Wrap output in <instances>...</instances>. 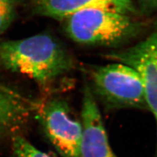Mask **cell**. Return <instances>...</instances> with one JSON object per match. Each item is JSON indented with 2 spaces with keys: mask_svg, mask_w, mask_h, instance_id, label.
<instances>
[{
  "mask_svg": "<svg viewBox=\"0 0 157 157\" xmlns=\"http://www.w3.org/2000/svg\"><path fill=\"white\" fill-rule=\"evenodd\" d=\"M32 4L37 14L62 21L86 9L105 10L129 16L137 11L133 0H32Z\"/></svg>",
  "mask_w": 157,
  "mask_h": 157,
  "instance_id": "obj_7",
  "label": "cell"
},
{
  "mask_svg": "<svg viewBox=\"0 0 157 157\" xmlns=\"http://www.w3.org/2000/svg\"><path fill=\"white\" fill-rule=\"evenodd\" d=\"M75 66L67 48L49 34L0 41V67L26 76L42 88L52 86Z\"/></svg>",
  "mask_w": 157,
  "mask_h": 157,
  "instance_id": "obj_1",
  "label": "cell"
},
{
  "mask_svg": "<svg viewBox=\"0 0 157 157\" xmlns=\"http://www.w3.org/2000/svg\"><path fill=\"white\" fill-rule=\"evenodd\" d=\"M92 92L109 107L147 109L141 78L136 70L114 62L90 71Z\"/></svg>",
  "mask_w": 157,
  "mask_h": 157,
  "instance_id": "obj_3",
  "label": "cell"
},
{
  "mask_svg": "<svg viewBox=\"0 0 157 157\" xmlns=\"http://www.w3.org/2000/svg\"><path fill=\"white\" fill-rule=\"evenodd\" d=\"M12 151L13 157H51L18 134L12 137Z\"/></svg>",
  "mask_w": 157,
  "mask_h": 157,
  "instance_id": "obj_10",
  "label": "cell"
},
{
  "mask_svg": "<svg viewBox=\"0 0 157 157\" xmlns=\"http://www.w3.org/2000/svg\"><path fill=\"white\" fill-rule=\"evenodd\" d=\"M105 56L138 72L143 82L147 109L154 115L157 126V31L134 45L111 51Z\"/></svg>",
  "mask_w": 157,
  "mask_h": 157,
  "instance_id": "obj_5",
  "label": "cell"
},
{
  "mask_svg": "<svg viewBox=\"0 0 157 157\" xmlns=\"http://www.w3.org/2000/svg\"><path fill=\"white\" fill-rule=\"evenodd\" d=\"M38 109L37 118L49 141L62 157H81V121L61 98H52Z\"/></svg>",
  "mask_w": 157,
  "mask_h": 157,
  "instance_id": "obj_4",
  "label": "cell"
},
{
  "mask_svg": "<svg viewBox=\"0 0 157 157\" xmlns=\"http://www.w3.org/2000/svg\"><path fill=\"white\" fill-rule=\"evenodd\" d=\"M137 2L144 14H151L157 11V0H137Z\"/></svg>",
  "mask_w": 157,
  "mask_h": 157,
  "instance_id": "obj_11",
  "label": "cell"
},
{
  "mask_svg": "<svg viewBox=\"0 0 157 157\" xmlns=\"http://www.w3.org/2000/svg\"><path fill=\"white\" fill-rule=\"evenodd\" d=\"M81 123V157H118L111 149L94 94L88 85L83 92Z\"/></svg>",
  "mask_w": 157,
  "mask_h": 157,
  "instance_id": "obj_6",
  "label": "cell"
},
{
  "mask_svg": "<svg viewBox=\"0 0 157 157\" xmlns=\"http://www.w3.org/2000/svg\"><path fill=\"white\" fill-rule=\"evenodd\" d=\"M21 2L22 0H0V35L14 21Z\"/></svg>",
  "mask_w": 157,
  "mask_h": 157,
  "instance_id": "obj_9",
  "label": "cell"
},
{
  "mask_svg": "<svg viewBox=\"0 0 157 157\" xmlns=\"http://www.w3.org/2000/svg\"><path fill=\"white\" fill-rule=\"evenodd\" d=\"M36 106L15 89L0 83V140L16 135Z\"/></svg>",
  "mask_w": 157,
  "mask_h": 157,
  "instance_id": "obj_8",
  "label": "cell"
},
{
  "mask_svg": "<svg viewBox=\"0 0 157 157\" xmlns=\"http://www.w3.org/2000/svg\"><path fill=\"white\" fill-rule=\"evenodd\" d=\"M71 40L90 46L113 47L136 37L142 24L131 16L100 9H86L63 21Z\"/></svg>",
  "mask_w": 157,
  "mask_h": 157,
  "instance_id": "obj_2",
  "label": "cell"
}]
</instances>
